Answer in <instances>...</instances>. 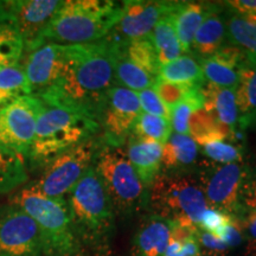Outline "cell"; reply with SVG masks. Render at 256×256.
I'll list each match as a JSON object with an SVG mask.
<instances>
[{
	"label": "cell",
	"mask_w": 256,
	"mask_h": 256,
	"mask_svg": "<svg viewBox=\"0 0 256 256\" xmlns=\"http://www.w3.org/2000/svg\"><path fill=\"white\" fill-rule=\"evenodd\" d=\"M64 64V44L46 43L32 51L24 69L31 95L40 96L55 86L62 76Z\"/></svg>",
	"instance_id": "15"
},
{
	"label": "cell",
	"mask_w": 256,
	"mask_h": 256,
	"mask_svg": "<svg viewBox=\"0 0 256 256\" xmlns=\"http://www.w3.org/2000/svg\"><path fill=\"white\" fill-rule=\"evenodd\" d=\"M200 256H223L222 252H208L206 254L200 255Z\"/></svg>",
	"instance_id": "45"
},
{
	"label": "cell",
	"mask_w": 256,
	"mask_h": 256,
	"mask_svg": "<svg viewBox=\"0 0 256 256\" xmlns=\"http://www.w3.org/2000/svg\"><path fill=\"white\" fill-rule=\"evenodd\" d=\"M138 98H139L140 108L144 113L156 115V116L164 118V119H171V112L160 100L158 94L153 90L152 88L145 89V90L138 92Z\"/></svg>",
	"instance_id": "38"
},
{
	"label": "cell",
	"mask_w": 256,
	"mask_h": 256,
	"mask_svg": "<svg viewBox=\"0 0 256 256\" xmlns=\"http://www.w3.org/2000/svg\"><path fill=\"white\" fill-rule=\"evenodd\" d=\"M132 139L165 144L171 136V121L147 113L139 114L132 127Z\"/></svg>",
	"instance_id": "32"
},
{
	"label": "cell",
	"mask_w": 256,
	"mask_h": 256,
	"mask_svg": "<svg viewBox=\"0 0 256 256\" xmlns=\"http://www.w3.org/2000/svg\"><path fill=\"white\" fill-rule=\"evenodd\" d=\"M66 64L55 86L37 96L46 104L68 106L100 116V107L113 87V52L107 38L89 44L64 46Z\"/></svg>",
	"instance_id": "1"
},
{
	"label": "cell",
	"mask_w": 256,
	"mask_h": 256,
	"mask_svg": "<svg viewBox=\"0 0 256 256\" xmlns=\"http://www.w3.org/2000/svg\"><path fill=\"white\" fill-rule=\"evenodd\" d=\"M42 110L43 102L34 95L22 96L0 108V145L28 156Z\"/></svg>",
	"instance_id": "9"
},
{
	"label": "cell",
	"mask_w": 256,
	"mask_h": 256,
	"mask_svg": "<svg viewBox=\"0 0 256 256\" xmlns=\"http://www.w3.org/2000/svg\"><path fill=\"white\" fill-rule=\"evenodd\" d=\"M158 80L194 86H203L206 81L200 64L191 56H180L160 66Z\"/></svg>",
	"instance_id": "27"
},
{
	"label": "cell",
	"mask_w": 256,
	"mask_h": 256,
	"mask_svg": "<svg viewBox=\"0 0 256 256\" xmlns=\"http://www.w3.org/2000/svg\"><path fill=\"white\" fill-rule=\"evenodd\" d=\"M164 144L146 140H130L127 158L144 186L150 188L162 168Z\"/></svg>",
	"instance_id": "18"
},
{
	"label": "cell",
	"mask_w": 256,
	"mask_h": 256,
	"mask_svg": "<svg viewBox=\"0 0 256 256\" xmlns=\"http://www.w3.org/2000/svg\"><path fill=\"white\" fill-rule=\"evenodd\" d=\"M26 179L23 156L0 145V194L14 191Z\"/></svg>",
	"instance_id": "31"
},
{
	"label": "cell",
	"mask_w": 256,
	"mask_h": 256,
	"mask_svg": "<svg viewBox=\"0 0 256 256\" xmlns=\"http://www.w3.org/2000/svg\"><path fill=\"white\" fill-rule=\"evenodd\" d=\"M203 86L194 89L188 98L171 110V126L177 134L188 136V121L194 110L204 107V95L202 90Z\"/></svg>",
	"instance_id": "35"
},
{
	"label": "cell",
	"mask_w": 256,
	"mask_h": 256,
	"mask_svg": "<svg viewBox=\"0 0 256 256\" xmlns=\"http://www.w3.org/2000/svg\"><path fill=\"white\" fill-rule=\"evenodd\" d=\"M24 50V42L8 19L0 18V69L16 66Z\"/></svg>",
	"instance_id": "34"
},
{
	"label": "cell",
	"mask_w": 256,
	"mask_h": 256,
	"mask_svg": "<svg viewBox=\"0 0 256 256\" xmlns=\"http://www.w3.org/2000/svg\"><path fill=\"white\" fill-rule=\"evenodd\" d=\"M247 180L243 166L240 162L220 165L203 174L200 186L208 206L234 216L241 209V194Z\"/></svg>",
	"instance_id": "13"
},
{
	"label": "cell",
	"mask_w": 256,
	"mask_h": 256,
	"mask_svg": "<svg viewBox=\"0 0 256 256\" xmlns=\"http://www.w3.org/2000/svg\"><path fill=\"white\" fill-rule=\"evenodd\" d=\"M226 4L235 11L236 14L256 22V0H230Z\"/></svg>",
	"instance_id": "41"
},
{
	"label": "cell",
	"mask_w": 256,
	"mask_h": 256,
	"mask_svg": "<svg viewBox=\"0 0 256 256\" xmlns=\"http://www.w3.org/2000/svg\"><path fill=\"white\" fill-rule=\"evenodd\" d=\"M147 194L153 215L171 222L197 226L202 214L209 208L200 182L185 176L158 174Z\"/></svg>",
	"instance_id": "5"
},
{
	"label": "cell",
	"mask_w": 256,
	"mask_h": 256,
	"mask_svg": "<svg viewBox=\"0 0 256 256\" xmlns=\"http://www.w3.org/2000/svg\"><path fill=\"white\" fill-rule=\"evenodd\" d=\"M98 128L100 120L92 112L43 104L28 156L34 164L46 165L66 150L87 142Z\"/></svg>",
	"instance_id": "3"
},
{
	"label": "cell",
	"mask_w": 256,
	"mask_h": 256,
	"mask_svg": "<svg viewBox=\"0 0 256 256\" xmlns=\"http://www.w3.org/2000/svg\"><path fill=\"white\" fill-rule=\"evenodd\" d=\"M68 206L74 232L84 238L95 241L110 232L113 206L92 166L70 191Z\"/></svg>",
	"instance_id": "6"
},
{
	"label": "cell",
	"mask_w": 256,
	"mask_h": 256,
	"mask_svg": "<svg viewBox=\"0 0 256 256\" xmlns=\"http://www.w3.org/2000/svg\"><path fill=\"white\" fill-rule=\"evenodd\" d=\"M122 50L128 60H132L136 66L142 68L152 78L158 80L159 70L162 66L159 63L158 54H156L151 34L140 38V40L122 43Z\"/></svg>",
	"instance_id": "28"
},
{
	"label": "cell",
	"mask_w": 256,
	"mask_h": 256,
	"mask_svg": "<svg viewBox=\"0 0 256 256\" xmlns=\"http://www.w3.org/2000/svg\"><path fill=\"white\" fill-rule=\"evenodd\" d=\"M198 156V146L188 136L171 134L164 144L162 168L165 170L183 168L196 162Z\"/></svg>",
	"instance_id": "25"
},
{
	"label": "cell",
	"mask_w": 256,
	"mask_h": 256,
	"mask_svg": "<svg viewBox=\"0 0 256 256\" xmlns=\"http://www.w3.org/2000/svg\"><path fill=\"white\" fill-rule=\"evenodd\" d=\"M255 244H252L250 249H249V252H250V256H256V242H254Z\"/></svg>",
	"instance_id": "46"
},
{
	"label": "cell",
	"mask_w": 256,
	"mask_h": 256,
	"mask_svg": "<svg viewBox=\"0 0 256 256\" xmlns=\"http://www.w3.org/2000/svg\"><path fill=\"white\" fill-rule=\"evenodd\" d=\"M211 8V5H204L202 2H182L174 12L176 34L183 52L190 51L194 34Z\"/></svg>",
	"instance_id": "22"
},
{
	"label": "cell",
	"mask_w": 256,
	"mask_h": 256,
	"mask_svg": "<svg viewBox=\"0 0 256 256\" xmlns=\"http://www.w3.org/2000/svg\"><path fill=\"white\" fill-rule=\"evenodd\" d=\"M197 240L200 246H203V247H206L208 249V252H223L224 250L228 249V247H226L220 238H217L216 236L211 235L209 232H202L200 229H198L197 232Z\"/></svg>",
	"instance_id": "42"
},
{
	"label": "cell",
	"mask_w": 256,
	"mask_h": 256,
	"mask_svg": "<svg viewBox=\"0 0 256 256\" xmlns=\"http://www.w3.org/2000/svg\"><path fill=\"white\" fill-rule=\"evenodd\" d=\"M106 38L110 43L112 52H113L115 81H118L120 87H124L136 92L152 88L156 84V78H152L142 68L136 66L132 60L127 58V56L124 54L121 42L112 40L108 37Z\"/></svg>",
	"instance_id": "21"
},
{
	"label": "cell",
	"mask_w": 256,
	"mask_h": 256,
	"mask_svg": "<svg viewBox=\"0 0 256 256\" xmlns=\"http://www.w3.org/2000/svg\"><path fill=\"white\" fill-rule=\"evenodd\" d=\"M95 152L96 145L90 139L66 150L48 162L34 185L48 197L64 198L92 168Z\"/></svg>",
	"instance_id": "8"
},
{
	"label": "cell",
	"mask_w": 256,
	"mask_h": 256,
	"mask_svg": "<svg viewBox=\"0 0 256 256\" xmlns=\"http://www.w3.org/2000/svg\"><path fill=\"white\" fill-rule=\"evenodd\" d=\"M214 236L220 238L228 248H232L241 244L243 240V230L241 228V224H240V220L234 216L232 222L224 226Z\"/></svg>",
	"instance_id": "40"
},
{
	"label": "cell",
	"mask_w": 256,
	"mask_h": 256,
	"mask_svg": "<svg viewBox=\"0 0 256 256\" xmlns=\"http://www.w3.org/2000/svg\"><path fill=\"white\" fill-rule=\"evenodd\" d=\"M226 38V22L211 8L194 34L192 48L198 56L206 58L223 46Z\"/></svg>",
	"instance_id": "23"
},
{
	"label": "cell",
	"mask_w": 256,
	"mask_h": 256,
	"mask_svg": "<svg viewBox=\"0 0 256 256\" xmlns=\"http://www.w3.org/2000/svg\"><path fill=\"white\" fill-rule=\"evenodd\" d=\"M95 171L112 203L124 215L136 212L147 203L144 186L121 147L107 146L96 156Z\"/></svg>",
	"instance_id": "7"
},
{
	"label": "cell",
	"mask_w": 256,
	"mask_h": 256,
	"mask_svg": "<svg viewBox=\"0 0 256 256\" xmlns=\"http://www.w3.org/2000/svg\"><path fill=\"white\" fill-rule=\"evenodd\" d=\"M57 0H16L0 2V18L8 19L17 28L24 49L32 52L43 46V34L60 8Z\"/></svg>",
	"instance_id": "10"
},
{
	"label": "cell",
	"mask_w": 256,
	"mask_h": 256,
	"mask_svg": "<svg viewBox=\"0 0 256 256\" xmlns=\"http://www.w3.org/2000/svg\"><path fill=\"white\" fill-rule=\"evenodd\" d=\"M234 216L224 214L222 211L211 209H208L202 214L200 220H198L197 228L204 232H209L211 235H215L220 229H222L224 226L232 222Z\"/></svg>",
	"instance_id": "39"
},
{
	"label": "cell",
	"mask_w": 256,
	"mask_h": 256,
	"mask_svg": "<svg viewBox=\"0 0 256 256\" xmlns=\"http://www.w3.org/2000/svg\"><path fill=\"white\" fill-rule=\"evenodd\" d=\"M226 37L232 46L238 48L248 56L256 57V22L234 14L226 18Z\"/></svg>",
	"instance_id": "30"
},
{
	"label": "cell",
	"mask_w": 256,
	"mask_h": 256,
	"mask_svg": "<svg viewBox=\"0 0 256 256\" xmlns=\"http://www.w3.org/2000/svg\"><path fill=\"white\" fill-rule=\"evenodd\" d=\"M171 220L156 215L140 223L133 238V256H162L171 236Z\"/></svg>",
	"instance_id": "17"
},
{
	"label": "cell",
	"mask_w": 256,
	"mask_h": 256,
	"mask_svg": "<svg viewBox=\"0 0 256 256\" xmlns=\"http://www.w3.org/2000/svg\"><path fill=\"white\" fill-rule=\"evenodd\" d=\"M124 2L112 0H66L51 19L43 34L48 40L64 46L89 44L104 40L120 22ZM57 43V44H58Z\"/></svg>",
	"instance_id": "2"
},
{
	"label": "cell",
	"mask_w": 256,
	"mask_h": 256,
	"mask_svg": "<svg viewBox=\"0 0 256 256\" xmlns=\"http://www.w3.org/2000/svg\"><path fill=\"white\" fill-rule=\"evenodd\" d=\"M197 87H200V86L179 84V83H171L156 80V84L153 86V90L158 94L162 104L171 112L176 106L183 102L188 98V95Z\"/></svg>",
	"instance_id": "36"
},
{
	"label": "cell",
	"mask_w": 256,
	"mask_h": 256,
	"mask_svg": "<svg viewBox=\"0 0 256 256\" xmlns=\"http://www.w3.org/2000/svg\"><path fill=\"white\" fill-rule=\"evenodd\" d=\"M204 95V108L216 118L220 124L238 133V110L236 104L235 89L220 88L206 83L202 88Z\"/></svg>",
	"instance_id": "19"
},
{
	"label": "cell",
	"mask_w": 256,
	"mask_h": 256,
	"mask_svg": "<svg viewBox=\"0 0 256 256\" xmlns=\"http://www.w3.org/2000/svg\"><path fill=\"white\" fill-rule=\"evenodd\" d=\"M28 95H31V87L23 68L16 66L0 69V108Z\"/></svg>",
	"instance_id": "33"
},
{
	"label": "cell",
	"mask_w": 256,
	"mask_h": 256,
	"mask_svg": "<svg viewBox=\"0 0 256 256\" xmlns=\"http://www.w3.org/2000/svg\"><path fill=\"white\" fill-rule=\"evenodd\" d=\"M140 113L142 108L136 92L120 86H113L106 92L98 120L104 128L108 146L122 145Z\"/></svg>",
	"instance_id": "12"
},
{
	"label": "cell",
	"mask_w": 256,
	"mask_h": 256,
	"mask_svg": "<svg viewBox=\"0 0 256 256\" xmlns=\"http://www.w3.org/2000/svg\"><path fill=\"white\" fill-rule=\"evenodd\" d=\"M171 236L162 256H200L197 226L188 223L171 222Z\"/></svg>",
	"instance_id": "29"
},
{
	"label": "cell",
	"mask_w": 256,
	"mask_h": 256,
	"mask_svg": "<svg viewBox=\"0 0 256 256\" xmlns=\"http://www.w3.org/2000/svg\"><path fill=\"white\" fill-rule=\"evenodd\" d=\"M248 55L236 46H222L212 56L202 58L200 68L208 83L220 88L236 89Z\"/></svg>",
	"instance_id": "16"
},
{
	"label": "cell",
	"mask_w": 256,
	"mask_h": 256,
	"mask_svg": "<svg viewBox=\"0 0 256 256\" xmlns=\"http://www.w3.org/2000/svg\"><path fill=\"white\" fill-rule=\"evenodd\" d=\"M43 252L36 222L14 204L0 208V256H40Z\"/></svg>",
	"instance_id": "11"
},
{
	"label": "cell",
	"mask_w": 256,
	"mask_h": 256,
	"mask_svg": "<svg viewBox=\"0 0 256 256\" xmlns=\"http://www.w3.org/2000/svg\"><path fill=\"white\" fill-rule=\"evenodd\" d=\"M11 203L36 222L43 236L46 252L69 256L76 252L78 242L64 198L48 197L32 184L17 192Z\"/></svg>",
	"instance_id": "4"
},
{
	"label": "cell",
	"mask_w": 256,
	"mask_h": 256,
	"mask_svg": "<svg viewBox=\"0 0 256 256\" xmlns=\"http://www.w3.org/2000/svg\"><path fill=\"white\" fill-rule=\"evenodd\" d=\"M151 36L153 43H154L156 54H158L160 66H164V64L182 56L183 51H182L177 34H176L174 12L160 19L156 28H153Z\"/></svg>",
	"instance_id": "26"
},
{
	"label": "cell",
	"mask_w": 256,
	"mask_h": 256,
	"mask_svg": "<svg viewBox=\"0 0 256 256\" xmlns=\"http://www.w3.org/2000/svg\"><path fill=\"white\" fill-rule=\"evenodd\" d=\"M208 158L220 164H234L242 160V152L238 146L226 142H214L200 146Z\"/></svg>",
	"instance_id": "37"
},
{
	"label": "cell",
	"mask_w": 256,
	"mask_h": 256,
	"mask_svg": "<svg viewBox=\"0 0 256 256\" xmlns=\"http://www.w3.org/2000/svg\"><path fill=\"white\" fill-rule=\"evenodd\" d=\"M240 224H241L242 230L248 234L252 242H256V210H249Z\"/></svg>",
	"instance_id": "44"
},
{
	"label": "cell",
	"mask_w": 256,
	"mask_h": 256,
	"mask_svg": "<svg viewBox=\"0 0 256 256\" xmlns=\"http://www.w3.org/2000/svg\"><path fill=\"white\" fill-rule=\"evenodd\" d=\"M182 2H124V11L120 22L107 34L115 42L140 40L152 34L158 22L165 16L171 14L178 8Z\"/></svg>",
	"instance_id": "14"
},
{
	"label": "cell",
	"mask_w": 256,
	"mask_h": 256,
	"mask_svg": "<svg viewBox=\"0 0 256 256\" xmlns=\"http://www.w3.org/2000/svg\"><path fill=\"white\" fill-rule=\"evenodd\" d=\"M241 200L249 210H256V180H246L242 188Z\"/></svg>",
	"instance_id": "43"
},
{
	"label": "cell",
	"mask_w": 256,
	"mask_h": 256,
	"mask_svg": "<svg viewBox=\"0 0 256 256\" xmlns=\"http://www.w3.org/2000/svg\"><path fill=\"white\" fill-rule=\"evenodd\" d=\"M238 128L244 130L256 121V57H248L235 89Z\"/></svg>",
	"instance_id": "20"
},
{
	"label": "cell",
	"mask_w": 256,
	"mask_h": 256,
	"mask_svg": "<svg viewBox=\"0 0 256 256\" xmlns=\"http://www.w3.org/2000/svg\"><path fill=\"white\" fill-rule=\"evenodd\" d=\"M188 136L200 146L214 142L235 139L236 136V133L220 124L216 118L204 107L192 113L188 121Z\"/></svg>",
	"instance_id": "24"
},
{
	"label": "cell",
	"mask_w": 256,
	"mask_h": 256,
	"mask_svg": "<svg viewBox=\"0 0 256 256\" xmlns=\"http://www.w3.org/2000/svg\"><path fill=\"white\" fill-rule=\"evenodd\" d=\"M254 180H256V160H255V165H254Z\"/></svg>",
	"instance_id": "47"
}]
</instances>
